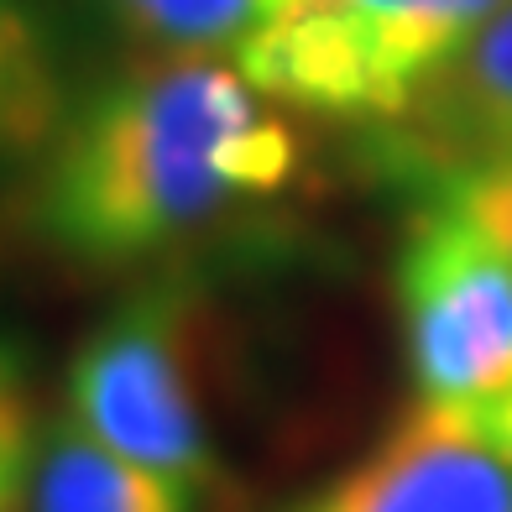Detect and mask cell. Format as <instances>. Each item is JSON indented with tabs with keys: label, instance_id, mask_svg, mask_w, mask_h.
<instances>
[{
	"label": "cell",
	"instance_id": "obj_1",
	"mask_svg": "<svg viewBox=\"0 0 512 512\" xmlns=\"http://www.w3.org/2000/svg\"><path fill=\"white\" fill-rule=\"evenodd\" d=\"M298 136L236 58L168 53L110 79L53 136L37 230L84 267H131L283 194Z\"/></svg>",
	"mask_w": 512,
	"mask_h": 512
},
{
	"label": "cell",
	"instance_id": "obj_2",
	"mask_svg": "<svg viewBox=\"0 0 512 512\" xmlns=\"http://www.w3.org/2000/svg\"><path fill=\"white\" fill-rule=\"evenodd\" d=\"M413 403L512 460V262L445 199L413 209L392 262Z\"/></svg>",
	"mask_w": 512,
	"mask_h": 512
},
{
	"label": "cell",
	"instance_id": "obj_3",
	"mask_svg": "<svg viewBox=\"0 0 512 512\" xmlns=\"http://www.w3.org/2000/svg\"><path fill=\"white\" fill-rule=\"evenodd\" d=\"M502 0H288L236 68L272 105L398 126Z\"/></svg>",
	"mask_w": 512,
	"mask_h": 512
},
{
	"label": "cell",
	"instance_id": "obj_4",
	"mask_svg": "<svg viewBox=\"0 0 512 512\" xmlns=\"http://www.w3.org/2000/svg\"><path fill=\"white\" fill-rule=\"evenodd\" d=\"M63 413L121 460L209 497L220 465L194 387V288L162 277L121 298L68 356Z\"/></svg>",
	"mask_w": 512,
	"mask_h": 512
},
{
	"label": "cell",
	"instance_id": "obj_5",
	"mask_svg": "<svg viewBox=\"0 0 512 512\" xmlns=\"http://www.w3.org/2000/svg\"><path fill=\"white\" fill-rule=\"evenodd\" d=\"M283 512H512V460L413 403L361 460Z\"/></svg>",
	"mask_w": 512,
	"mask_h": 512
},
{
	"label": "cell",
	"instance_id": "obj_6",
	"mask_svg": "<svg viewBox=\"0 0 512 512\" xmlns=\"http://www.w3.org/2000/svg\"><path fill=\"white\" fill-rule=\"evenodd\" d=\"M398 126H408L403 157L424 173V183L465 162L512 152V0L486 16V27Z\"/></svg>",
	"mask_w": 512,
	"mask_h": 512
},
{
	"label": "cell",
	"instance_id": "obj_7",
	"mask_svg": "<svg viewBox=\"0 0 512 512\" xmlns=\"http://www.w3.org/2000/svg\"><path fill=\"white\" fill-rule=\"evenodd\" d=\"M27 512H194V497L105 450L63 413L37 439Z\"/></svg>",
	"mask_w": 512,
	"mask_h": 512
},
{
	"label": "cell",
	"instance_id": "obj_8",
	"mask_svg": "<svg viewBox=\"0 0 512 512\" xmlns=\"http://www.w3.org/2000/svg\"><path fill=\"white\" fill-rule=\"evenodd\" d=\"M58 136V74L27 0H0V152H37Z\"/></svg>",
	"mask_w": 512,
	"mask_h": 512
},
{
	"label": "cell",
	"instance_id": "obj_9",
	"mask_svg": "<svg viewBox=\"0 0 512 512\" xmlns=\"http://www.w3.org/2000/svg\"><path fill=\"white\" fill-rule=\"evenodd\" d=\"M110 6L162 53H236L288 11V0H110Z\"/></svg>",
	"mask_w": 512,
	"mask_h": 512
},
{
	"label": "cell",
	"instance_id": "obj_10",
	"mask_svg": "<svg viewBox=\"0 0 512 512\" xmlns=\"http://www.w3.org/2000/svg\"><path fill=\"white\" fill-rule=\"evenodd\" d=\"M37 403H32V371L27 345L0 330V512H16L32 486L37 465Z\"/></svg>",
	"mask_w": 512,
	"mask_h": 512
},
{
	"label": "cell",
	"instance_id": "obj_11",
	"mask_svg": "<svg viewBox=\"0 0 512 512\" xmlns=\"http://www.w3.org/2000/svg\"><path fill=\"white\" fill-rule=\"evenodd\" d=\"M424 199H445L465 220H476L512 262V152L465 162V168H450V173H434L424 183Z\"/></svg>",
	"mask_w": 512,
	"mask_h": 512
}]
</instances>
